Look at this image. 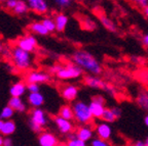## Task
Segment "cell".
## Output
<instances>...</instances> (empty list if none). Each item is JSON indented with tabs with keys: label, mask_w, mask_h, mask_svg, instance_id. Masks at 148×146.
<instances>
[{
	"label": "cell",
	"mask_w": 148,
	"mask_h": 146,
	"mask_svg": "<svg viewBox=\"0 0 148 146\" xmlns=\"http://www.w3.org/2000/svg\"><path fill=\"white\" fill-rule=\"evenodd\" d=\"M16 1H18V0H7L6 2L4 3L5 8H6L7 10H12V9L14 8V6H16Z\"/></svg>",
	"instance_id": "cell-34"
},
{
	"label": "cell",
	"mask_w": 148,
	"mask_h": 146,
	"mask_svg": "<svg viewBox=\"0 0 148 146\" xmlns=\"http://www.w3.org/2000/svg\"><path fill=\"white\" fill-rule=\"evenodd\" d=\"M27 90L29 91V93H36V92H40V87L38 84L29 83L27 84Z\"/></svg>",
	"instance_id": "cell-33"
},
{
	"label": "cell",
	"mask_w": 148,
	"mask_h": 146,
	"mask_svg": "<svg viewBox=\"0 0 148 146\" xmlns=\"http://www.w3.org/2000/svg\"><path fill=\"white\" fill-rule=\"evenodd\" d=\"M16 130V125L14 121L12 120H6L3 122L2 128L0 130V134L5 137H9L10 135H12Z\"/></svg>",
	"instance_id": "cell-21"
},
{
	"label": "cell",
	"mask_w": 148,
	"mask_h": 146,
	"mask_svg": "<svg viewBox=\"0 0 148 146\" xmlns=\"http://www.w3.org/2000/svg\"><path fill=\"white\" fill-rule=\"evenodd\" d=\"M88 107H90V110L92 112V116L94 119H101L102 116H103V112L105 110V104L92 100L88 103Z\"/></svg>",
	"instance_id": "cell-17"
},
{
	"label": "cell",
	"mask_w": 148,
	"mask_h": 146,
	"mask_svg": "<svg viewBox=\"0 0 148 146\" xmlns=\"http://www.w3.org/2000/svg\"><path fill=\"white\" fill-rule=\"evenodd\" d=\"M14 112L12 108H10L8 105L4 106L0 112V119L3 120V121H6V120H12V118L14 116Z\"/></svg>",
	"instance_id": "cell-30"
},
{
	"label": "cell",
	"mask_w": 148,
	"mask_h": 146,
	"mask_svg": "<svg viewBox=\"0 0 148 146\" xmlns=\"http://www.w3.org/2000/svg\"><path fill=\"white\" fill-rule=\"evenodd\" d=\"M30 10L37 14H45L49 11V4L46 0H26Z\"/></svg>",
	"instance_id": "cell-10"
},
{
	"label": "cell",
	"mask_w": 148,
	"mask_h": 146,
	"mask_svg": "<svg viewBox=\"0 0 148 146\" xmlns=\"http://www.w3.org/2000/svg\"><path fill=\"white\" fill-rule=\"evenodd\" d=\"M143 12H144V16H145L146 18H148V5L143 8Z\"/></svg>",
	"instance_id": "cell-44"
},
{
	"label": "cell",
	"mask_w": 148,
	"mask_h": 146,
	"mask_svg": "<svg viewBox=\"0 0 148 146\" xmlns=\"http://www.w3.org/2000/svg\"><path fill=\"white\" fill-rule=\"evenodd\" d=\"M142 43H143L144 46L148 47V33L143 36V38H142Z\"/></svg>",
	"instance_id": "cell-41"
},
{
	"label": "cell",
	"mask_w": 148,
	"mask_h": 146,
	"mask_svg": "<svg viewBox=\"0 0 148 146\" xmlns=\"http://www.w3.org/2000/svg\"><path fill=\"white\" fill-rule=\"evenodd\" d=\"M72 110H73L74 120L80 125H90L94 120L88 104L84 101H75L72 104Z\"/></svg>",
	"instance_id": "cell-3"
},
{
	"label": "cell",
	"mask_w": 148,
	"mask_h": 146,
	"mask_svg": "<svg viewBox=\"0 0 148 146\" xmlns=\"http://www.w3.org/2000/svg\"><path fill=\"white\" fill-rule=\"evenodd\" d=\"M2 143H3V136L0 134V146H2Z\"/></svg>",
	"instance_id": "cell-46"
},
{
	"label": "cell",
	"mask_w": 148,
	"mask_h": 146,
	"mask_svg": "<svg viewBox=\"0 0 148 146\" xmlns=\"http://www.w3.org/2000/svg\"><path fill=\"white\" fill-rule=\"evenodd\" d=\"M4 48H5L4 44H3L2 40H1V39H0V55H2L3 50H4Z\"/></svg>",
	"instance_id": "cell-42"
},
{
	"label": "cell",
	"mask_w": 148,
	"mask_h": 146,
	"mask_svg": "<svg viewBox=\"0 0 148 146\" xmlns=\"http://www.w3.org/2000/svg\"><path fill=\"white\" fill-rule=\"evenodd\" d=\"M111 110H112V112H113V114L115 116L116 119L120 118V116H121V114H123L121 108L118 107V106H113V107H111Z\"/></svg>",
	"instance_id": "cell-37"
},
{
	"label": "cell",
	"mask_w": 148,
	"mask_h": 146,
	"mask_svg": "<svg viewBox=\"0 0 148 146\" xmlns=\"http://www.w3.org/2000/svg\"><path fill=\"white\" fill-rule=\"evenodd\" d=\"M90 146H111L110 143L106 140H102L100 138H92L90 140Z\"/></svg>",
	"instance_id": "cell-31"
},
{
	"label": "cell",
	"mask_w": 148,
	"mask_h": 146,
	"mask_svg": "<svg viewBox=\"0 0 148 146\" xmlns=\"http://www.w3.org/2000/svg\"><path fill=\"white\" fill-rule=\"evenodd\" d=\"M10 57L14 66L18 71H27L32 66V55L18 46H14L10 50Z\"/></svg>",
	"instance_id": "cell-2"
},
{
	"label": "cell",
	"mask_w": 148,
	"mask_h": 146,
	"mask_svg": "<svg viewBox=\"0 0 148 146\" xmlns=\"http://www.w3.org/2000/svg\"><path fill=\"white\" fill-rule=\"evenodd\" d=\"M42 25L44 26L46 30L49 31V33H53L56 31V25H55V21H53V18H43L41 21Z\"/></svg>",
	"instance_id": "cell-29"
},
{
	"label": "cell",
	"mask_w": 148,
	"mask_h": 146,
	"mask_svg": "<svg viewBox=\"0 0 148 146\" xmlns=\"http://www.w3.org/2000/svg\"><path fill=\"white\" fill-rule=\"evenodd\" d=\"M28 10H29V7H28L26 1H24V0H18L16 6L12 9V12L14 14H16V16H23V14H27Z\"/></svg>",
	"instance_id": "cell-26"
},
{
	"label": "cell",
	"mask_w": 148,
	"mask_h": 146,
	"mask_svg": "<svg viewBox=\"0 0 148 146\" xmlns=\"http://www.w3.org/2000/svg\"><path fill=\"white\" fill-rule=\"evenodd\" d=\"M101 120H103L105 123L111 124V123H114V122H115L117 119H116L115 116L113 114V112H112L111 108L105 107V110H104V112H103V116H102Z\"/></svg>",
	"instance_id": "cell-28"
},
{
	"label": "cell",
	"mask_w": 148,
	"mask_h": 146,
	"mask_svg": "<svg viewBox=\"0 0 148 146\" xmlns=\"http://www.w3.org/2000/svg\"><path fill=\"white\" fill-rule=\"evenodd\" d=\"M3 122H4V121H3V120H1V119H0V130H1V128H2Z\"/></svg>",
	"instance_id": "cell-47"
},
{
	"label": "cell",
	"mask_w": 148,
	"mask_h": 146,
	"mask_svg": "<svg viewBox=\"0 0 148 146\" xmlns=\"http://www.w3.org/2000/svg\"><path fill=\"white\" fill-rule=\"evenodd\" d=\"M131 1L134 2L136 5H138V6L142 7V8H144V7L148 5V0H131Z\"/></svg>",
	"instance_id": "cell-35"
},
{
	"label": "cell",
	"mask_w": 148,
	"mask_h": 146,
	"mask_svg": "<svg viewBox=\"0 0 148 146\" xmlns=\"http://www.w3.org/2000/svg\"><path fill=\"white\" fill-rule=\"evenodd\" d=\"M30 32H32L34 35H39V36H46L49 35V31L46 30L44 26L42 25L41 22H33L30 26H29Z\"/></svg>",
	"instance_id": "cell-23"
},
{
	"label": "cell",
	"mask_w": 148,
	"mask_h": 146,
	"mask_svg": "<svg viewBox=\"0 0 148 146\" xmlns=\"http://www.w3.org/2000/svg\"><path fill=\"white\" fill-rule=\"evenodd\" d=\"M99 20H100L101 25L103 26L107 31H109V32H111V33H115L116 31H117V26H116V24L114 23L113 20L110 18L109 16H105V14H100Z\"/></svg>",
	"instance_id": "cell-20"
},
{
	"label": "cell",
	"mask_w": 148,
	"mask_h": 146,
	"mask_svg": "<svg viewBox=\"0 0 148 146\" xmlns=\"http://www.w3.org/2000/svg\"><path fill=\"white\" fill-rule=\"evenodd\" d=\"M83 82L90 88L92 89H100L106 91L107 88L109 87L108 83L105 82L102 78H100V76H95V75H86L83 78Z\"/></svg>",
	"instance_id": "cell-8"
},
{
	"label": "cell",
	"mask_w": 148,
	"mask_h": 146,
	"mask_svg": "<svg viewBox=\"0 0 148 146\" xmlns=\"http://www.w3.org/2000/svg\"><path fill=\"white\" fill-rule=\"evenodd\" d=\"M58 146H67V145H66V144H59Z\"/></svg>",
	"instance_id": "cell-50"
},
{
	"label": "cell",
	"mask_w": 148,
	"mask_h": 146,
	"mask_svg": "<svg viewBox=\"0 0 148 146\" xmlns=\"http://www.w3.org/2000/svg\"><path fill=\"white\" fill-rule=\"evenodd\" d=\"M7 105H8L10 108H12L14 112H18L23 114V112H25L26 110H27L25 102L22 100L21 97H10Z\"/></svg>",
	"instance_id": "cell-19"
},
{
	"label": "cell",
	"mask_w": 148,
	"mask_h": 146,
	"mask_svg": "<svg viewBox=\"0 0 148 146\" xmlns=\"http://www.w3.org/2000/svg\"><path fill=\"white\" fill-rule=\"evenodd\" d=\"M28 103L32 108H38L41 107L44 103V96L40 92L36 93H29L28 95Z\"/></svg>",
	"instance_id": "cell-16"
},
{
	"label": "cell",
	"mask_w": 148,
	"mask_h": 146,
	"mask_svg": "<svg viewBox=\"0 0 148 146\" xmlns=\"http://www.w3.org/2000/svg\"><path fill=\"white\" fill-rule=\"evenodd\" d=\"M131 146H146L145 142L142 141V140H138V141H135L131 144Z\"/></svg>",
	"instance_id": "cell-40"
},
{
	"label": "cell",
	"mask_w": 148,
	"mask_h": 146,
	"mask_svg": "<svg viewBox=\"0 0 148 146\" xmlns=\"http://www.w3.org/2000/svg\"><path fill=\"white\" fill-rule=\"evenodd\" d=\"M38 143L39 146H58L60 142L53 133L42 131L38 134Z\"/></svg>",
	"instance_id": "cell-11"
},
{
	"label": "cell",
	"mask_w": 148,
	"mask_h": 146,
	"mask_svg": "<svg viewBox=\"0 0 148 146\" xmlns=\"http://www.w3.org/2000/svg\"><path fill=\"white\" fill-rule=\"evenodd\" d=\"M53 123H55L56 127L58 129V131L63 135H69L73 133L74 130V125L71 121L65 120L61 116H57L53 118Z\"/></svg>",
	"instance_id": "cell-9"
},
{
	"label": "cell",
	"mask_w": 148,
	"mask_h": 146,
	"mask_svg": "<svg viewBox=\"0 0 148 146\" xmlns=\"http://www.w3.org/2000/svg\"><path fill=\"white\" fill-rule=\"evenodd\" d=\"M136 102L139 107L148 112V90H140L136 97Z\"/></svg>",
	"instance_id": "cell-22"
},
{
	"label": "cell",
	"mask_w": 148,
	"mask_h": 146,
	"mask_svg": "<svg viewBox=\"0 0 148 146\" xmlns=\"http://www.w3.org/2000/svg\"><path fill=\"white\" fill-rule=\"evenodd\" d=\"M68 136V140L66 142V145L67 146H88V143L82 140L78 139L76 137L75 133H71V134L67 135Z\"/></svg>",
	"instance_id": "cell-27"
},
{
	"label": "cell",
	"mask_w": 148,
	"mask_h": 146,
	"mask_svg": "<svg viewBox=\"0 0 148 146\" xmlns=\"http://www.w3.org/2000/svg\"><path fill=\"white\" fill-rule=\"evenodd\" d=\"M144 142H145V145H146V146H148V137L146 138V140H145Z\"/></svg>",
	"instance_id": "cell-48"
},
{
	"label": "cell",
	"mask_w": 148,
	"mask_h": 146,
	"mask_svg": "<svg viewBox=\"0 0 148 146\" xmlns=\"http://www.w3.org/2000/svg\"><path fill=\"white\" fill-rule=\"evenodd\" d=\"M7 0H0V3H5Z\"/></svg>",
	"instance_id": "cell-49"
},
{
	"label": "cell",
	"mask_w": 148,
	"mask_h": 146,
	"mask_svg": "<svg viewBox=\"0 0 148 146\" xmlns=\"http://www.w3.org/2000/svg\"><path fill=\"white\" fill-rule=\"evenodd\" d=\"M72 62L74 64L79 66L83 72L88 75L100 76L103 73V66L101 62L90 52L83 49H77L72 54Z\"/></svg>",
	"instance_id": "cell-1"
},
{
	"label": "cell",
	"mask_w": 148,
	"mask_h": 146,
	"mask_svg": "<svg viewBox=\"0 0 148 146\" xmlns=\"http://www.w3.org/2000/svg\"><path fill=\"white\" fill-rule=\"evenodd\" d=\"M25 79L27 81V84L34 83V84H44L49 82L51 75L49 73L43 71H30L25 76Z\"/></svg>",
	"instance_id": "cell-6"
},
{
	"label": "cell",
	"mask_w": 148,
	"mask_h": 146,
	"mask_svg": "<svg viewBox=\"0 0 148 146\" xmlns=\"http://www.w3.org/2000/svg\"><path fill=\"white\" fill-rule=\"evenodd\" d=\"M53 1L60 8H67L72 2V0H53Z\"/></svg>",
	"instance_id": "cell-32"
},
{
	"label": "cell",
	"mask_w": 148,
	"mask_h": 146,
	"mask_svg": "<svg viewBox=\"0 0 148 146\" xmlns=\"http://www.w3.org/2000/svg\"><path fill=\"white\" fill-rule=\"evenodd\" d=\"M83 75V71L74 64H67L61 66V69L57 73V77L60 80L68 81V80H76L81 78Z\"/></svg>",
	"instance_id": "cell-4"
},
{
	"label": "cell",
	"mask_w": 148,
	"mask_h": 146,
	"mask_svg": "<svg viewBox=\"0 0 148 146\" xmlns=\"http://www.w3.org/2000/svg\"><path fill=\"white\" fill-rule=\"evenodd\" d=\"M59 116L63 118L65 120H68V121H73L74 116H73V110H72L71 105H63L61 106V108L59 110Z\"/></svg>",
	"instance_id": "cell-24"
},
{
	"label": "cell",
	"mask_w": 148,
	"mask_h": 146,
	"mask_svg": "<svg viewBox=\"0 0 148 146\" xmlns=\"http://www.w3.org/2000/svg\"><path fill=\"white\" fill-rule=\"evenodd\" d=\"M29 122H31V123L35 124L37 126H39V127H41L43 129L47 125V123H49V116H47L46 112L41 107L33 108L30 112Z\"/></svg>",
	"instance_id": "cell-7"
},
{
	"label": "cell",
	"mask_w": 148,
	"mask_h": 146,
	"mask_svg": "<svg viewBox=\"0 0 148 146\" xmlns=\"http://www.w3.org/2000/svg\"><path fill=\"white\" fill-rule=\"evenodd\" d=\"M81 27L86 31H90V32H94L95 30H97L98 25L92 18H88V16H84V18H81Z\"/></svg>",
	"instance_id": "cell-25"
},
{
	"label": "cell",
	"mask_w": 148,
	"mask_h": 146,
	"mask_svg": "<svg viewBox=\"0 0 148 146\" xmlns=\"http://www.w3.org/2000/svg\"><path fill=\"white\" fill-rule=\"evenodd\" d=\"M56 25V31L59 33H62L66 30V28L69 23V18L64 14H58L53 18Z\"/></svg>",
	"instance_id": "cell-18"
},
{
	"label": "cell",
	"mask_w": 148,
	"mask_h": 146,
	"mask_svg": "<svg viewBox=\"0 0 148 146\" xmlns=\"http://www.w3.org/2000/svg\"><path fill=\"white\" fill-rule=\"evenodd\" d=\"M95 132L97 134V138L106 140V141H108L112 136V128L110 124L105 123V122H101L96 126Z\"/></svg>",
	"instance_id": "cell-13"
},
{
	"label": "cell",
	"mask_w": 148,
	"mask_h": 146,
	"mask_svg": "<svg viewBox=\"0 0 148 146\" xmlns=\"http://www.w3.org/2000/svg\"><path fill=\"white\" fill-rule=\"evenodd\" d=\"M75 135L78 139L88 143V141H90L94 138V129L90 125H81L80 127L76 129Z\"/></svg>",
	"instance_id": "cell-14"
},
{
	"label": "cell",
	"mask_w": 148,
	"mask_h": 146,
	"mask_svg": "<svg viewBox=\"0 0 148 146\" xmlns=\"http://www.w3.org/2000/svg\"><path fill=\"white\" fill-rule=\"evenodd\" d=\"M92 100H95V101H97V102H101V103H103V104H105V103H106L105 98L102 95H95L94 97H92Z\"/></svg>",
	"instance_id": "cell-39"
},
{
	"label": "cell",
	"mask_w": 148,
	"mask_h": 146,
	"mask_svg": "<svg viewBox=\"0 0 148 146\" xmlns=\"http://www.w3.org/2000/svg\"><path fill=\"white\" fill-rule=\"evenodd\" d=\"M144 124H145L146 127H148V114L144 116Z\"/></svg>",
	"instance_id": "cell-45"
},
{
	"label": "cell",
	"mask_w": 148,
	"mask_h": 146,
	"mask_svg": "<svg viewBox=\"0 0 148 146\" xmlns=\"http://www.w3.org/2000/svg\"><path fill=\"white\" fill-rule=\"evenodd\" d=\"M2 146H14V141H12V138H9V137L3 138Z\"/></svg>",
	"instance_id": "cell-38"
},
{
	"label": "cell",
	"mask_w": 148,
	"mask_h": 146,
	"mask_svg": "<svg viewBox=\"0 0 148 146\" xmlns=\"http://www.w3.org/2000/svg\"><path fill=\"white\" fill-rule=\"evenodd\" d=\"M27 91V84L23 81H18L16 82L10 86L9 88V94L12 97H22Z\"/></svg>",
	"instance_id": "cell-15"
},
{
	"label": "cell",
	"mask_w": 148,
	"mask_h": 146,
	"mask_svg": "<svg viewBox=\"0 0 148 146\" xmlns=\"http://www.w3.org/2000/svg\"><path fill=\"white\" fill-rule=\"evenodd\" d=\"M61 66H62V64H53V66H51L49 70V73H51V75H57V73L59 72V70L61 69Z\"/></svg>",
	"instance_id": "cell-36"
},
{
	"label": "cell",
	"mask_w": 148,
	"mask_h": 146,
	"mask_svg": "<svg viewBox=\"0 0 148 146\" xmlns=\"http://www.w3.org/2000/svg\"><path fill=\"white\" fill-rule=\"evenodd\" d=\"M79 93V88L76 85L67 84L61 89V96L66 101H74L77 98Z\"/></svg>",
	"instance_id": "cell-12"
},
{
	"label": "cell",
	"mask_w": 148,
	"mask_h": 146,
	"mask_svg": "<svg viewBox=\"0 0 148 146\" xmlns=\"http://www.w3.org/2000/svg\"><path fill=\"white\" fill-rule=\"evenodd\" d=\"M37 45H38L37 39L35 38L34 35L31 34H27L25 36L20 37V38L16 39V46H18V48H21L23 50L30 53L36 49Z\"/></svg>",
	"instance_id": "cell-5"
},
{
	"label": "cell",
	"mask_w": 148,
	"mask_h": 146,
	"mask_svg": "<svg viewBox=\"0 0 148 146\" xmlns=\"http://www.w3.org/2000/svg\"><path fill=\"white\" fill-rule=\"evenodd\" d=\"M143 80H144V82H145L146 84H148V70L146 72H144V74H143Z\"/></svg>",
	"instance_id": "cell-43"
}]
</instances>
